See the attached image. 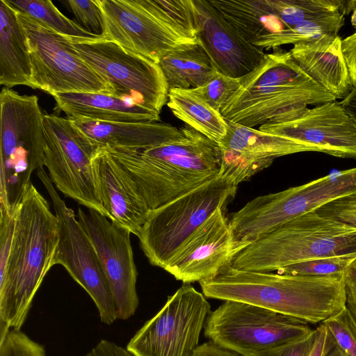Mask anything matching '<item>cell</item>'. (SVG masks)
Returning a JSON list of instances; mask_svg holds the SVG:
<instances>
[{
    "label": "cell",
    "instance_id": "6da1fadb",
    "mask_svg": "<svg viewBox=\"0 0 356 356\" xmlns=\"http://www.w3.org/2000/svg\"><path fill=\"white\" fill-rule=\"evenodd\" d=\"M200 284L206 298L244 302L312 324L346 308L343 273L287 275L225 266Z\"/></svg>",
    "mask_w": 356,
    "mask_h": 356
},
{
    "label": "cell",
    "instance_id": "7a4b0ae2",
    "mask_svg": "<svg viewBox=\"0 0 356 356\" xmlns=\"http://www.w3.org/2000/svg\"><path fill=\"white\" fill-rule=\"evenodd\" d=\"M58 220L31 183L15 209V226L6 270L0 273V325L21 330L53 261Z\"/></svg>",
    "mask_w": 356,
    "mask_h": 356
},
{
    "label": "cell",
    "instance_id": "3957f363",
    "mask_svg": "<svg viewBox=\"0 0 356 356\" xmlns=\"http://www.w3.org/2000/svg\"><path fill=\"white\" fill-rule=\"evenodd\" d=\"M181 136L145 149L106 147L131 176L149 211L219 175V145L185 124Z\"/></svg>",
    "mask_w": 356,
    "mask_h": 356
},
{
    "label": "cell",
    "instance_id": "277c9868",
    "mask_svg": "<svg viewBox=\"0 0 356 356\" xmlns=\"http://www.w3.org/2000/svg\"><path fill=\"white\" fill-rule=\"evenodd\" d=\"M337 100L305 73L290 51L277 48L241 78V86L220 113L225 120L250 128L294 120L308 109Z\"/></svg>",
    "mask_w": 356,
    "mask_h": 356
},
{
    "label": "cell",
    "instance_id": "5b68a950",
    "mask_svg": "<svg viewBox=\"0 0 356 356\" xmlns=\"http://www.w3.org/2000/svg\"><path fill=\"white\" fill-rule=\"evenodd\" d=\"M103 38L159 64L197 40L193 0H97Z\"/></svg>",
    "mask_w": 356,
    "mask_h": 356
},
{
    "label": "cell",
    "instance_id": "8992f818",
    "mask_svg": "<svg viewBox=\"0 0 356 356\" xmlns=\"http://www.w3.org/2000/svg\"><path fill=\"white\" fill-rule=\"evenodd\" d=\"M356 252V228L313 211L298 216L232 255L228 266L256 272Z\"/></svg>",
    "mask_w": 356,
    "mask_h": 356
},
{
    "label": "cell",
    "instance_id": "52a82bcc",
    "mask_svg": "<svg viewBox=\"0 0 356 356\" xmlns=\"http://www.w3.org/2000/svg\"><path fill=\"white\" fill-rule=\"evenodd\" d=\"M43 114L35 95L3 88L0 93V209L13 212L44 168Z\"/></svg>",
    "mask_w": 356,
    "mask_h": 356
},
{
    "label": "cell",
    "instance_id": "ba28073f",
    "mask_svg": "<svg viewBox=\"0 0 356 356\" xmlns=\"http://www.w3.org/2000/svg\"><path fill=\"white\" fill-rule=\"evenodd\" d=\"M356 195V167L248 202L229 220L234 252L291 219Z\"/></svg>",
    "mask_w": 356,
    "mask_h": 356
},
{
    "label": "cell",
    "instance_id": "9c48e42d",
    "mask_svg": "<svg viewBox=\"0 0 356 356\" xmlns=\"http://www.w3.org/2000/svg\"><path fill=\"white\" fill-rule=\"evenodd\" d=\"M236 188L218 175L151 210L137 236L149 263L164 269L211 214L235 195Z\"/></svg>",
    "mask_w": 356,
    "mask_h": 356
},
{
    "label": "cell",
    "instance_id": "30bf717a",
    "mask_svg": "<svg viewBox=\"0 0 356 356\" xmlns=\"http://www.w3.org/2000/svg\"><path fill=\"white\" fill-rule=\"evenodd\" d=\"M204 335L243 356L301 339L314 329L309 323L250 303L225 300L208 315Z\"/></svg>",
    "mask_w": 356,
    "mask_h": 356
},
{
    "label": "cell",
    "instance_id": "8fae6325",
    "mask_svg": "<svg viewBox=\"0 0 356 356\" xmlns=\"http://www.w3.org/2000/svg\"><path fill=\"white\" fill-rule=\"evenodd\" d=\"M28 42L31 86L52 95L57 92H101L114 90L82 59L74 39L62 35L17 11Z\"/></svg>",
    "mask_w": 356,
    "mask_h": 356
},
{
    "label": "cell",
    "instance_id": "7c38bea8",
    "mask_svg": "<svg viewBox=\"0 0 356 356\" xmlns=\"http://www.w3.org/2000/svg\"><path fill=\"white\" fill-rule=\"evenodd\" d=\"M44 166L56 188L87 209L105 215L92 161L101 147L69 118L43 114Z\"/></svg>",
    "mask_w": 356,
    "mask_h": 356
},
{
    "label": "cell",
    "instance_id": "4fadbf2b",
    "mask_svg": "<svg viewBox=\"0 0 356 356\" xmlns=\"http://www.w3.org/2000/svg\"><path fill=\"white\" fill-rule=\"evenodd\" d=\"M211 306L202 293L184 284L127 345L133 356H191Z\"/></svg>",
    "mask_w": 356,
    "mask_h": 356
},
{
    "label": "cell",
    "instance_id": "5bb4252c",
    "mask_svg": "<svg viewBox=\"0 0 356 356\" xmlns=\"http://www.w3.org/2000/svg\"><path fill=\"white\" fill-rule=\"evenodd\" d=\"M82 59L114 90V95L161 113L168 86L159 65L103 37L73 42Z\"/></svg>",
    "mask_w": 356,
    "mask_h": 356
},
{
    "label": "cell",
    "instance_id": "9a60e30c",
    "mask_svg": "<svg viewBox=\"0 0 356 356\" xmlns=\"http://www.w3.org/2000/svg\"><path fill=\"white\" fill-rule=\"evenodd\" d=\"M36 174L47 189L58 220V243L53 265L60 264L95 302L101 321L118 320L113 299L95 248L74 211L60 198L44 168Z\"/></svg>",
    "mask_w": 356,
    "mask_h": 356
},
{
    "label": "cell",
    "instance_id": "2e32d148",
    "mask_svg": "<svg viewBox=\"0 0 356 356\" xmlns=\"http://www.w3.org/2000/svg\"><path fill=\"white\" fill-rule=\"evenodd\" d=\"M78 220L98 256L115 307L117 318L134 315L139 299L138 272L131 244V233L92 209H79Z\"/></svg>",
    "mask_w": 356,
    "mask_h": 356
},
{
    "label": "cell",
    "instance_id": "e0dca14e",
    "mask_svg": "<svg viewBox=\"0 0 356 356\" xmlns=\"http://www.w3.org/2000/svg\"><path fill=\"white\" fill-rule=\"evenodd\" d=\"M259 130L287 137L317 152L356 159V127L340 102H325L287 122L265 124Z\"/></svg>",
    "mask_w": 356,
    "mask_h": 356
},
{
    "label": "cell",
    "instance_id": "ac0fdd59",
    "mask_svg": "<svg viewBox=\"0 0 356 356\" xmlns=\"http://www.w3.org/2000/svg\"><path fill=\"white\" fill-rule=\"evenodd\" d=\"M234 252L233 235L222 208L213 213L192 234L164 268L184 284L216 276Z\"/></svg>",
    "mask_w": 356,
    "mask_h": 356
},
{
    "label": "cell",
    "instance_id": "d6986e66",
    "mask_svg": "<svg viewBox=\"0 0 356 356\" xmlns=\"http://www.w3.org/2000/svg\"><path fill=\"white\" fill-rule=\"evenodd\" d=\"M197 38L218 71L242 78L257 68L266 54L248 42L209 0H193Z\"/></svg>",
    "mask_w": 356,
    "mask_h": 356
},
{
    "label": "cell",
    "instance_id": "ffe728a7",
    "mask_svg": "<svg viewBox=\"0 0 356 356\" xmlns=\"http://www.w3.org/2000/svg\"><path fill=\"white\" fill-rule=\"evenodd\" d=\"M92 164L106 217L138 236L150 211L131 176L104 147Z\"/></svg>",
    "mask_w": 356,
    "mask_h": 356
},
{
    "label": "cell",
    "instance_id": "44dd1931",
    "mask_svg": "<svg viewBox=\"0 0 356 356\" xmlns=\"http://www.w3.org/2000/svg\"><path fill=\"white\" fill-rule=\"evenodd\" d=\"M339 35L325 34L299 42L290 50L299 67L335 98L344 99L353 90Z\"/></svg>",
    "mask_w": 356,
    "mask_h": 356
},
{
    "label": "cell",
    "instance_id": "7402d4cb",
    "mask_svg": "<svg viewBox=\"0 0 356 356\" xmlns=\"http://www.w3.org/2000/svg\"><path fill=\"white\" fill-rule=\"evenodd\" d=\"M55 110L72 120L87 119L108 122H153L160 113L131 99L101 92H67L51 95Z\"/></svg>",
    "mask_w": 356,
    "mask_h": 356
},
{
    "label": "cell",
    "instance_id": "603a6c76",
    "mask_svg": "<svg viewBox=\"0 0 356 356\" xmlns=\"http://www.w3.org/2000/svg\"><path fill=\"white\" fill-rule=\"evenodd\" d=\"M87 136L100 147L145 149L181 136L177 128L161 122H108L87 119L72 120Z\"/></svg>",
    "mask_w": 356,
    "mask_h": 356
},
{
    "label": "cell",
    "instance_id": "cb8c5ba5",
    "mask_svg": "<svg viewBox=\"0 0 356 356\" xmlns=\"http://www.w3.org/2000/svg\"><path fill=\"white\" fill-rule=\"evenodd\" d=\"M31 63L27 38L17 11L0 1V84L10 88L31 86Z\"/></svg>",
    "mask_w": 356,
    "mask_h": 356
},
{
    "label": "cell",
    "instance_id": "d4e9b609",
    "mask_svg": "<svg viewBox=\"0 0 356 356\" xmlns=\"http://www.w3.org/2000/svg\"><path fill=\"white\" fill-rule=\"evenodd\" d=\"M168 90L194 89L206 85L219 72L199 39L168 52L159 62Z\"/></svg>",
    "mask_w": 356,
    "mask_h": 356
},
{
    "label": "cell",
    "instance_id": "484cf974",
    "mask_svg": "<svg viewBox=\"0 0 356 356\" xmlns=\"http://www.w3.org/2000/svg\"><path fill=\"white\" fill-rule=\"evenodd\" d=\"M222 16L253 44L259 38L285 26L268 0H209Z\"/></svg>",
    "mask_w": 356,
    "mask_h": 356
},
{
    "label": "cell",
    "instance_id": "4316f807",
    "mask_svg": "<svg viewBox=\"0 0 356 356\" xmlns=\"http://www.w3.org/2000/svg\"><path fill=\"white\" fill-rule=\"evenodd\" d=\"M227 122V133L218 144L220 147L257 159L272 160L299 152H316L314 148L287 137L266 133L228 120Z\"/></svg>",
    "mask_w": 356,
    "mask_h": 356
},
{
    "label": "cell",
    "instance_id": "83f0119b",
    "mask_svg": "<svg viewBox=\"0 0 356 356\" xmlns=\"http://www.w3.org/2000/svg\"><path fill=\"white\" fill-rule=\"evenodd\" d=\"M167 106L177 118L218 145L226 136L227 120L191 89L169 90Z\"/></svg>",
    "mask_w": 356,
    "mask_h": 356
},
{
    "label": "cell",
    "instance_id": "f1b7e54d",
    "mask_svg": "<svg viewBox=\"0 0 356 356\" xmlns=\"http://www.w3.org/2000/svg\"><path fill=\"white\" fill-rule=\"evenodd\" d=\"M345 16L344 13H338L307 19L278 33L264 35L253 44L262 50H270L284 44H295L315 39L325 34L339 35L345 24Z\"/></svg>",
    "mask_w": 356,
    "mask_h": 356
},
{
    "label": "cell",
    "instance_id": "f546056e",
    "mask_svg": "<svg viewBox=\"0 0 356 356\" xmlns=\"http://www.w3.org/2000/svg\"><path fill=\"white\" fill-rule=\"evenodd\" d=\"M16 11L31 17L54 31L74 40H92L102 38L64 15L49 0H5Z\"/></svg>",
    "mask_w": 356,
    "mask_h": 356
},
{
    "label": "cell",
    "instance_id": "4dcf8cb0",
    "mask_svg": "<svg viewBox=\"0 0 356 356\" xmlns=\"http://www.w3.org/2000/svg\"><path fill=\"white\" fill-rule=\"evenodd\" d=\"M220 148L221 165L219 175L236 187L270 165L274 161L257 159L225 147Z\"/></svg>",
    "mask_w": 356,
    "mask_h": 356
},
{
    "label": "cell",
    "instance_id": "1f68e13d",
    "mask_svg": "<svg viewBox=\"0 0 356 356\" xmlns=\"http://www.w3.org/2000/svg\"><path fill=\"white\" fill-rule=\"evenodd\" d=\"M356 259V252L308 260L280 268V274L300 275H330L343 273Z\"/></svg>",
    "mask_w": 356,
    "mask_h": 356
},
{
    "label": "cell",
    "instance_id": "d6a6232c",
    "mask_svg": "<svg viewBox=\"0 0 356 356\" xmlns=\"http://www.w3.org/2000/svg\"><path fill=\"white\" fill-rule=\"evenodd\" d=\"M240 86L241 78H233L218 72L206 85L191 90L220 112Z\"/></svg>",
    "mask_w": 356,
    "mask_h": 356
},
{
    "label": "cell",
    "instance_id": "836d02e7",
    "mask_svg": "<svg viewBox=\"0 0 356 356\" xmlns=\"http://www.w3.org/2000/svg\"><path fill=\"white\" fill-rule=\"evenodd\" d=\"M322 323L339 348L348 356H356V323L346 307Z\"/></svg>",
    "mask_w": 356,
    "mask_h": 356
},
{
    "label": "cell",
    "instance_id": "e575fe53",
    "mask_svg": "<svg viewBox=\"0 0 356 356\" xmlns=\"http://www.w3.org/2000/svg\"><path fill=\"white\" fill-rule=\"evenodd\" d=\"M0 356H46V351L21 330L10 329L0 339Z\"/></svg>",
    "mask_w": 356,
    "mask_h": 356
},
{
    "label": "cell",
    "instance_id": "d590c367",
    "mask_svg": "<svg viewBox=\"0 0 356 356\" xmlns=\"http://www.w3.org/2000/svg\"><path fill=\"white\" fill-rule=\"evenodd\" d=\"M65 3L79 25L94 34L102 35L103 18L97 0H67Z\"/></svg>",
    "mask_w": 356,
    "mask_h": 356
},
{
    "label": "cell",
    "instance_id": "8d00e7d4",
    "mask_svg": "<svg viewBox=\"0 0 356 356\" xmlns=\"http://www.w3.org/2000/svg\"><path fill=\"white\" fill-rule=\"evenodd\" d=\"M316 212L356 228V195L332 201L318 209Z\"/></svg>",
    "mask_w": 356,
    "mask_h": 356
},
{
    "label": "cell",
    "instance_id": "74e56055",
    "mask_svg": "<svg viewBox=\"0 0 356 356\" xmlns=\"http://www.w3.org/2000/svg\"><path fill=\"white\" fill-rule=\"evenodd\" d=\"M316 330L298 340L258 352L251 356H309L316 339Z\"/></svg>",
    "mask_w": 356,
    "mask_h": 356
},
{
    "label": "cell",
    "instance_id": "f35d334b",
    "mask_svg": "<svg viewBox=\"0 0 356 356\" xmlns=\"http://www.w3.org/2000/svg\"><path fill=\"white\" fill-rule=\"evenodd\" d=\"M346 307L356 323V259L343 273Z\"/></svg>",
    "mask_w": 356,
    "mask_h": 356
},
{
    "label": "cell",
    "instance_id": "ab89813d",
    "mask_svg": "<svg viewBox=\"0 0 356 356\" xmlns=\"http://www.w3.org/2000/svg\"><path fill=\"white\" fill-rule=\"evenodd\" d=\"M355 31L341 40V50L352 84L356 88V26Z\"/></svg>",
    "mask_w": 356,
    "mask_h": 356
},
{
    "label": "cell",
    "instance_id": "60d3db41",
    "mask_svg": "<svg viewBox=\"0 0 356 356\" xmlns=\"http://www.w3.org/2000/svg\"><path fill=\"white\" fill-rule=\"evenodd\" d=\"M316 330V339L309 356H326L334 346V341L323 323H321Z\"/></svg>",
    "mask_w": 356,
    "mask_h": 356
},
{
    "label": "cell",
    "instance_id": "b9f144b4",
    "mask_svg": "<svg viewBox=\"0 0 356 356\" xmlns=\"http://www.w3.org/2000/svg\"><path fill=\"white\" fill-rule=\"evenodd\" d=\"M85 356H133L126 348L115 343L101 340Z\"/></svg>",
    "mask_w": 356,
    "mask_h": 356
},
{
    "label": "cell",
    "instance_id": "7bdbcfd3",
    "mask_svg": "<svg viewBox=\"0 0 356 356\" xmlns=\"http://www.w3.org/2000/svg\"><path fill=\"white\" fill-rule=\"evenodd\" d=\"M191 356H243L208 341L199 345Z\"/></svg>",
    "mask_w": 356,
    "mask_h": 356
},
{
    "label": "cell",
    "instance_id": "ee69618b",
    "mask_svg": "<svg viewBox=\"0 0 356 356\" xmlns=\"http://www.w3.org/2000/svg\"><path fill=\"white\" fill-rule=\"evenodd\" d=\"M340 103L356 127V88H354Z\"/></svg>",
    "mask_w": 356,
    "mask_h": 356
},
{
    "label": "cell",
    "instance_id": "f6af8a7d",
    "mask_svg": "<svg viewBox=\"0 0 356 356\" xmlns=\"http://www.w3.org/2000/svg\"><path fill=\"white\" fill-rule=\"evenodd\" d=\"M350 7L351 11L353 12V15L351 17V23L355 27L356 26V0L350 1Z\"/></svg>",
    "mask_w": 356,
    "mask_h": 356
},
{
    "label": "cell",
    "instance_id": "bcb514c9",
    "mask_svg": "<svg viewBox=\"0 0 356 356\" xmlns=\"http://www.w3.org/2000/svg\"><path fill=\"white\" fill-rule=\"evenodd\" d=\"M326 356H348L336 345L330 350Z\"/></svg>",
    "mask_w": 356,
    "mask_h": 356
}]
</instances>
